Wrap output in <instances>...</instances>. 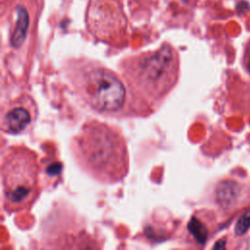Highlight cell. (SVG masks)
Wrapping results in <instances>:
<instances>
[{"mask_svg": "<svg viewBox=\"0 0 250 250\" xmlns=\"http://www.w3.org/2000/svg\"><path fill=\"white\" fill-rule=\"evenodd\" d=\"M127 91L144 107H156L179 81L180 57L164 43L158 49L128 56L118 64Z\"/></svg>", "mask_w": 250, "mask_h": 250, "instance_id": "obj_2", "label": "cell"}, {"mask_svg": "<svg viewBox=\"0 0 250 250\" xmlns=\"http://www.w3.org/2000/svg\"><path fill=\"white\" fill-rule=\"evenodd\" d=\"M70 152L83 172L103 184L120 182L129 170L123 135L118 128L104 122H85L70 142Z\"/></svg>", "mask_w": 250, "mask_h": 250, "instance_id": "obj_1", "label": "cell"}, {"mask_svg": "<svg viewBox=\"0 0 250 250\" xmlns=\"http://www.w3.org/2000/svg\"><path fill=\"white\" fill-rule=\"evenodd\" d=\"M73 92L91 109L101 114H117L125 105L127 88L121 76L99 62L73 59L63 66Z\"/></svg>", "mask_w": 250, "mask_h": 250, "instance_id": "obj_3", "label": "cell"}, {"mask_svg": "<svg viewBox=\"0 0 250 250\" xmlns=\"http://www.w3.org/2000/svg\"><path fill=\"white\" fill-rule=\"evenodd\" d=\"M216 196L222 206H229L237 197V186L233 182H222L217 187Z\"/></svg>", "mask_w": 250, "mask_h": 250, "instance_id": "obj_7", "label": "cell"}, {"mask_svg": "<svg viewBox=\"0 0 250 250\" xmlns=\"http://www.w3.org/2000/svg\"><path fill=\"white\" fill-rule=\"evenodd\" d=\"M1 185L7 211H21L29 207L39 193L36 153L22 146L10 147L2 159Z\"/></svg>", "mask_w": 250, "mask_h": 250, "instance_id": "obj_4", "label": "cell"}, {"mask_svg": "<svg viewBox=\"0 0 250 250\" xmlns=\"http://www.w3.org/2000/svg\"><path fill=\"white\" fill-rule=\"evenodd\" d=\"M37 116V106L26 94L6 103L1 109V130L9 134L26 131Z\"/></svg>", "mask_w": 250, "mask_h": 250, "instance_id": "obj_6", "label": "cell"}, {"mask_svg": "<svg viewBox=\"0 0 250 250\" xmlns=\"http://www.w3.org/2000/svg\"><path fill=\"white\" fill-rule=\"evenodd\" d=\"M27 23H28V18L24 10L20 11L19 17H18V24L15 30V33L13 35V43L15 46H18L21 43L22 39L24 38L25 31L27 28Z\"/></svg>", "mask_w": 250, "mask_h": 250, "instance_id": "obj_8", "label": "cell"}, {"mask_svg": "<svg viewBox=\"0 0 250 250\" xmlns=\"http://www.w3.org/2000/svg\"><path fill=\"white\" fill-rule=\"evenodd\" d=\"M250 229V211L245 212L236 222L234 232L237 235L244 234Z\"/></svg>", "mask_w": 250, "mask_h": 250, "instance_id": "obj_10", "label": "cell"}, {"mask_svg": "<svg viewBox=\"0 0 250 250\" xmlns=\"http://www.w3.org/2000/svg\"><path fill=\"white\" fill-rule=\"evenodd\" d=\"M86 22L97 39L108 44H120L127 35V20L117 0H90Z\"/></svg>", "mask_w": 250, "mask_h": 250, "instance_id": "obj_5", "label": "cell"}, {"mask_svg": "<svg viewBox=\"0 0 250 250\" xmlns=\"http://www.w3.org/2000/svg\"><path fill=\"white\" fill-rule=\"evenodd\" d=\"M190 230L193 233V235L195 236V238L199 241V242H204L206 237H207V229H205V227L196 219H193L190 222Z\"/></svg>", "mask_w": 250, "mask_h": 250, "instance_id": "obj_9", "label": "cell"}]
</instances>
